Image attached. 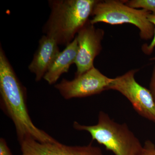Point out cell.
<instances>
[{
    "label": "cell",
    "instance_id": "4",
    "mask_svg": "<svg viewBox=\"0 0 155 155\" xmlns=\"http://www.w3.org/2000/svg\"><path fill=\"white\" fill-rule=\"evenodd\" d=\"M150 14L143 9L134 8L127 5L125 1L106 0L98 1L89 22L93 25L104 22L110 25L129 23L137 27L142 39H152L154 35L155 27L148 18Z\"/></svg>",
    "mask_w": 155,
    "mask_h": 155
},
{
    "label": "cell",
    "instance_id": "15",
    "mask_svg": "<svg viewBox=\"0 0 155 155\" xmlns=\"http://www.w3.org/2000/svg\"><path fill=\"white\" fill-rule=\"evenodd\" d=\"M149 90L152 94L155 103V64L153 68L152 74L150 81Z\"/></svg>",
    "mask_w": 155,
    "mask_h": 155
},
{
    "label": "cell",
    "instance_id": "2",
    "mask_svg": "<svg viewBox=\"0 0 155 155\" xmlns=\"http://www.w3.org/2000/svg\"><path fill=\"white\" fill-rule=\"evenodd\" d=\"M97 0H49L50 14L43 27L45 35L67 46L88 22Z\"/></svg>",
    "mask_w": 155,
    "mask_h": 155
},
{
    "label": "cell",
    "instance_id": "14",
    "mask_svg": "<svg viewBox=\"0 0 155 155\" xmlns=\"http://www.w3.org/2000/svg\"><path fill=\"white\" fill-rule=\"evenodd\" d=\"M0 155H13L6 140L3 138L0 139Z\"/></svg>",
    "mask_w": 155,
    "mask_h": 155
},
{
    "label": "cell",
    "instance_id": "9",
    "mask_svg": "<svg viewBox=\"0 0 155 155\" xmlns=\"http://www.w3.org/2000/svg\"><path fill=\"white\" fill-rule=\"evenodd\" d=\"M60 52L54 39L45 35L41 37L28 67L29 71L35 75V81H40L44 78Z\"/></svg>",
    "mask_w": 155,
    "mask_h": 155
},
{
    "label": "cell",
    "instance_id": "11",
    "mask_svg": "<svg viewBox=\"0 0 155 155\" xmlns=\"http://www.w3.org/2000/svg\"><path fill=\"white\" fill-rule=\"evenodd\" d=\"M125 4L134 8L146 10L155 15V0L125 1Z\"/></svg>",
    "mask_w": 155,
    "mask_h": 155
},
{
    "label": "cell",
    "instance_id": "6",
    "mask_svg": "<svg viewBox=\"0 0 155 155\" xmlns=\"http://www.w3.org/2000/svg\"><path fill=\"white\" fill-rule=\"evenodd\" d=\"M113 80L93 67L72 80L63 79L54 87L66 100L91 96L107 90Z\"/></svg>",
    "mask_w": 155,
    "mask_h": 155
},
{
    "label": "cell",
    "instance_id": "3",
    "mask_svg": "<svg viewBox=\"0 0 155 155\" xmlns=\"http://www.w3.org/2000/svg\"><path fill=\"white\" fill-rule=\"evenodd\" d=\"M73 127L86 131L96 140L115 155H142L143 146L130 130L126 123H119L107 113H99L98 122L95 125H81L74 122Z\"/></svg>",
    "mask_w": 155,
    "mask_h": 155
},
{
    "label": "cell",
    "instance_id": "16",
    "mask_svg": "<svg viewBox=\"0 0 155 155\" xmlns=\"http://www.w3.org/2000/svg\"><path fill=\"white\" fill-rule=\"evenodd\" d=\"M150 60L151 61H155V56L154 57H153L151 58L150 59Z\"/></svg>",
    "mask_w": 155,
    "mask_h": 155
},
{
    "label": "cell",
    "instance_id": "13",
    "mask_svg": "<svg viewBox=\"0 0 155 155\" xmlns=\"http://www.w3.org/2000/svg\"><path fill=\"white\" fill-rule=\"evenodd\" d=\"M142 155H155V145L150 140H147L143 145Z\"/></svg>",
    "mask_w": 155,
    "mask_h": 155
},
{
    "label": "cell",
    "instance_id": "1",
    "mask_svg": "<svg viewBox=\"0 0 155 155\" xmlns=\"http://www.w3.org/2000/svg\"><path fill=\"white\" fill-rule=\"evenodd\" d=\"M0 97L2 110L14 123L19 143L27 138L41 143L57 141L34 124L27 108L26 89L19 81L2 46Z\"/></svg>",
    "mask_w": 155,
    "mask_h": 155
},
{
    "label": "cell",
    "instance_id": "12",
    "mask_svg": "<svg viewBox=\"0 0 155 155\" xmlns=\"http://www.w3.org/2000/svg\"><path fill=\"white\" fill-rule=\"evenodd\" d=\"M149 20L154 25L155 27L154 35L152 39V40L149 44H144L142 46V51L145 54L150 55L153 51L155 48V15L152 14H150L148 16Z\"/></svg>",
    "mask_w": 155,
    "mask_h": 155
},
{
    "label": "cell",
    "instance_id": "5",
    "mask_svg": "<svg viewBox=\"0 0 155 155\" xmlns=\"http://www.w3.org/2000/svg\"><path fill=\"white\" fill-rule=\"evenodd\" d=\"M137 69L128 71L113 78L108 90L119 92L130 102L136 112L155 123V103L149 89L142 86L135 78Z\"/></svg>",
    "mask_w": 155,
    "mask_h": 155
},
{
    "label": "cell",
    "instance_id": "10",
    "mask_svg": "<svg viewBox=\"0 0 155 155\" xmlns=\"http://www.w3.org/2000/svg\"><path fill=\"white\" fill-rule=\"evenodd\" d=\"M77 51L78 43L75 38L58 54L44 79L51 85L55 84L62 74L68 72L70 66L75 63Z\"/></svg>",
    "mask_w": 155,
    "mask_h": 155
},
{
    "label": "cell",
    "instance_id": "8",
    "mask_svg": "<svg viewBox=\"0 0 155 155\" xmlns=\"http://www.w3.org/2000/svg\"><path fill=\"white\" fill-rule=\"evenodd\" d=\"M22 155H105L103 151L92 143L85 146H68L57 140L41 143L31 138L19 143Z\"/></svg>",
    "mask_w": 155,
    "mask_h": 155
},
{
    "label": "cell",
    "instance_id": "7",
    "mask_svg": "<svg viewBox=\"0 0 155 155\" xmlns=\"http://www.w3.org/2000/svg\"><path fill=\"white\" fill-rule=\"evenodd\" d=\"M104 31L96 28L88 22L78 32L75 36L78 43L75 76H79L94 67L95 58L99 54L102 47L101 41Z\"/></svg>",
    "mask_w": 155,
    "mask_h": 155
}]
</instances>
